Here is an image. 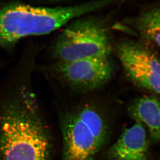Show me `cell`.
Instances as JSON below:
<instances>
[{"label": "cell", "mask_w": 160, "mask_h": 160, "mask_svg": "<svg viewBox=\"0 0 160 160\" xmlns=\"http://www.w3.org/2000/svg\"><path fill=\"white\" fill-rule=\"evenodd\" d=\"M130 22L142 37L160 47V4L143 12Z\"/></svg>", "instance_id": "cell-9"}, {"label": "cell", "mask_w": 160, "mask_h": 160, "mask_svg": "<svg viewBox=\"0 0 160 160\" xmlns=\"http://www.w3.org/2000/svg\"><path fill=\"white\" fill-rule=\"evenodd\" d=\"M62 160H93L106 143L109 127L95 107L84 105L64 118Z\"/></svg>", "instance_id": "cell-3"}, {"label": "cell", "mask_w": 160, "mask_h": 160, "mask_svg": "<svg viewBox=\"0 0 160 160\" xmlns=\"http://www.w3.org/2000/svg\"><path fill=\"white\" fill-rule=\"evenodd\" d=\"M33 71L17 69L7 76L9 94L0 123L4 160H49L51 145L32 86Z\"/></svg>", "instance_id": "cell-1"}, {"label": "cell", "mask_w": 160, "mask_h": 160, "mask_svg": "<svg viewBox=\"0 0 160 160\" xmlns=\"http://www.w3.org/2000/svg\"><path fill=\"white\" fill-rule=\"evenodd\" d=\"M146 127L135 122L124 130L107 152L109 160H147L149 142Z\"/></svg>", "instance_id": "cell-7"}, {"label": "cell", "mask_w": 160, "mask_h": 160, "mask_svg": "<svg viewBox=\"0 0 160 160\" xmlns=\"http://www.w3.org/2000/svg\"><path fill=\"white\" fill-rule=\"evenodd\" d=\"M118 58L132 82L160 95V59L142 44L126 41L118 46Z\"/></svg>", "instance_id": "cell-6"}, {"label": "cell", "mask_w": 160, "mask_h": 160, "mask_svg": "<svg viewBox=\"0 0 160 160\" xmlns=\"http://www.w3.org/2000/svg\"><path fill=\"white\" fill-rule=\"evenodd\" d=\"M112 45L108 27L94 17L72 21L54 42L52 52L58 62L109 57Z\"/></svg>", "instance_id": "cell-4"}, {"label": "cell", "mask_w": 160, "mask_h": 160, "mask_svg": "<svg viewBox=\"0 0 160 160\" xmlns=\"http://www.w3.org/2000/svg\"><path fill=\"white\" fill-rule=\"evenodd\" d=\"M128 112L135 122L147 128L153 142H160V97L149 95L138 98L129 105Z\"/></svg>", "instance_id": "cell-8"}, {"label": "cell", "mask_w": 160, "mask_h": 160, "mask_svg": "<svg viewBox=\"0 0 160 160\" xmlns=\"http://www.w3.org/2000/svg\"><path fill=\"white\" fill-rule=\"evenodd\" d=\"M113 71L109 57L57 61L48 70L54 78L72 89L83 92L92 91L105 85L111 78Z\"/></svg>", "instance_id": "cell-5"}, {"label": "cell", "mask_w": 160, "mask_h": 160, "mask_svg": "<svg viewBox=\"0 0 160 160\" xmlns=\"http://www.w3.org/2000/svg\"><path fill=\"white\" fill-rule=\"evenodd\" d=\"M92 11L88 2L55 7L18 2L0 4V49H11L24 38L50 33Z\"/></svg>", "instance_id": "cell-2"}]
</instances>
